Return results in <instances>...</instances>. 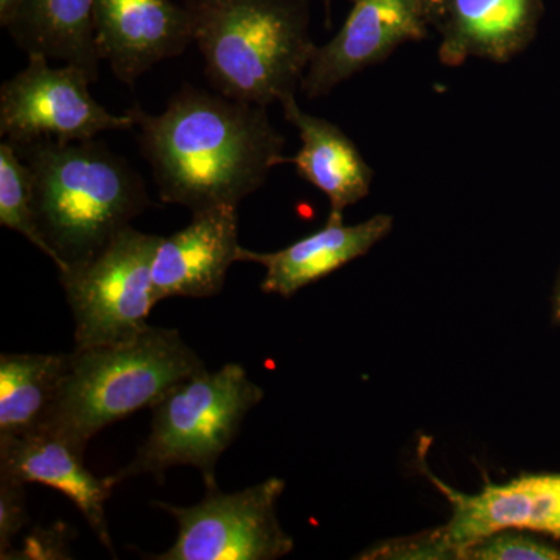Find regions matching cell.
<instances>
[{
    "label": "cell",
    "instance_id": "4",
    "mask_svg": "<svg viewBox=\"0 0 560 560\" xmlns=\"http://www.w3.org/2000/svg\"><path fill=\"white\" fill-rule=\"evenodd\" d=\"M205 361L176 329L150 326L119 345L73 349L47 429L79 451L110 423L153 408Z\"/></svg>",
    "mask_w": 560,
    "mask_h": 560
},
{
    "label": "cell",
    "instance_id": "3",
    "mask_svg": "<svg viewBox=\"0 0 560 560\" xmlns=\"http://www.w3.org/2000/svg\"><path fill=\"white\" fill-rule=\"evenodd\" d=\"M219 94L268 106L301 90L316 44L298 0H184Z\"/></svg>",
    "mask_w": 560,
    "mask_h": 560
},
{
    "label": "cell",
    "instance_id": "19",
    "mask_svg": "<svg viewBox=\"0 0 560 560\" xmlns=\"http://www.w3.org/2000/svg\"><path fill=\"white\" fill-rule=\"evenodd\" d=\"M0 224L27 238L50 259L51 253L36 217L31 171L7 140L0 143Z\"/></svg>",
    "mask_w": 560,
    "mask_h": 560
},
{
    "label": "cell",
    "instance_id": "23",
    "mask_svg": "<svg viewBox=\"0 0 560 560\" xmlns=\"http://www.w3.org/2000/svg\"><path fill=\"white\" fill-rule=\"evenodd\" d=\"M24 0H0V24L5 28Z\"/></svg>",
    "mask_w": 560,
    "mask_h": 560
},
{
    "label": "cell",
    "instance_id": "22",
    "mask_svg": "<svg viewBox=\"0 0 560 560\" xmlns=\"http://www.w3.org/2000/svg\"><path fill=\"white\" fill-rule=\"evenodd\" d=\"M69 559L68 528L36 529L25 540L24 551H11L3 559Z\"/></svg>",
    "mask_w": 560,
    "mask_h": 560
},
{
    "label": "cell",
    "instance_id": "14",
    "mask_svg": "<svg viewBox=\"0 0 560 560\" xmlns=\"http://www.w3.org/2000/svg\"><path fill=\"white\" fill-rule=\"evenodd\" d=\"M394 219L377 213L357 224H345L342 213H329L326 226L275 253L241 248L238 261L265 268L260 289L267 294L291 298L304 287L326 278L350 261L366 256L377 243L388 237Z\"/></svg>",
    "mask_w": 560,
    "mask_h": 560
},
{
    "label": "cell",
    "instance_id": "5",
    "mask_svg": "<svg viewBox=\"0 0 560 560\" xmlns=\"http://www.w3.org/2000/svg\"><path fill=\"white\" fill-rule=\"evenodd\" d=\"M264 397L238 363L213 372L205 368L184 378L151 408L149 436L135 459L108 477L110 482L119 486L139 475L162 480L168 469L189 466L201 471L206 490L219 489L217 464Z\"/></svg>",
    "mask_w": 560,
    "mask_h": 560
},
{
    "label": "cell",
    "instance_id": "6",
    "mask_svg": "<svg viewBox=\"0 0 560 560\" xmlns=\"http://www.w3.org/2000/svg\"><path fill=\"white\" fill-rule=\"evenodd\" d=\"M161 242L160 235L128 226L91 260L58 271L75 323L77 349L119 345L149 329Z\"/></svg>",
    "mask_w": 560,
    "mask_h": 560
},
{
    "label": "cell",
    "instance_id": "21",
    "mask_svg": "<svg viewBox=\"0 0 560 560\" xmlns=\"http://www.w3.org/2000/svg\"><path fill=\"white\" fill-rule=\"evenodd\" d=\"M27 522L25 485L0 477V558L13 551V541Z\"/></svg>",
    "mask_w": 560,
    "mask_h": 560
},
{
    "label": "cell",
    "instance_id": "11",
    "mask_svg": "<svg viewBox=\"0 0 560 560\" xmlns=\"http://www.w3.org/2000/svg\"><path fill=\"white\" fill-rule=\"evenodd\" d=\"M94 22L102 61L130 86L194 43L186 7L172 0H97Z\"/></svg>",
    "mask_w": 560,
    "mask_h": 560
},
{
    "label": "cell",
    "instance_id": "9",
    "mask_svg": "<svg viewBox=\"0 0 560 560\" xmlns=\"http://www.w3.org/2000/svg\"><path fill=\"white\" fill-rule=\"evenodd\" d=\"M423 441L418 467L447 499L452 517L427 530L430 559H460L469 545L501 529H522L560 540V474H523L504 485L486 481L477 493L451 488L429 469Z\"/></svg>",
    "mask_w": 560,
    "mask_h": 560
},
{
    "label": "cell",
    "instance_id": "8",
    "mask_svg": "<svg viewBox=\"0 0 560 560\" xmlns=\"http://www.w3.org/2000/svg\"><path fill=\"white\" fill-rule=\"evenodd\" d=\"M90 84L77 66L54 68L44 55H28L27 66L0 88V136L13 145L40 139L77 142L136 127L130 114L103 108Z\"/></svg>",
    "mask_w": 560,
    "mask_h": 560
},
{
    "label": "cell",
    "instance_id": "12",
    "mask_svg": "<svg viewBox=\"0 0 560 560\" xmlns=\"http://www.w3.org/2000/svg\"><path fill=\"white\" fill-rule=\"evenodd\" d=\"M237 206L197 210L184 230L162 237L153 261V298H212L238 261Z\"/></svg>",
    "mask_w": 560,
    "mask_h": 560
},
{
    "label": "cell",
    "instance_id": "24",
    "mask_svg": "<svg viewBox=\"0 0 560 560\" xmlns=\"http://www.w3.org/2000/svg\"><path fill=\"white\" fill-rule=\"evenodd\" d=\"M552 320L560 326V271L552 291Z\"/></svg>",
    "mask_w": 560,
    "mask_h": 560
},
{
    "label": "cell",
    "instance_id": "7",
    "mask_svg": "<svg viewBox=\"0 0 560 560\" xmlns=\"http://www.w3.org/2000/svg\"><path fill=\"white\" fill-rule=\"evenodd\" d=\"M282 478H268L237 492L206 490L194 506L154 501L178 523V536L154 560H275L294 550L278 518Z\"/></svg>",
    "mask_w": 560,
    "mask_h": 560
},
{
    "label": "cell",
    "instance_id": "15",
    "mask_svg": "<svg viewBox=\"0 0 560 560\" xmlns=\"http://www.w3.org/2000/svg\"><path fill=\"white\" fill-rule=\"evenodd\" d=\"M438 57L458 68L467 60L508 62L529 46L540 0H451Z\"/></svg>",
    "mask_w": 560,
    "mask_h": 560
},
{
    "label": "cell",
    "instance_id": "17",
    "mask_svg": "<svg viewBox=\"0 0 560 560\" xmlns=\"http://www.w3.org/2000/svg\"><path fill=\"white\" fill-rule=\"evenodd\" d=\"M95 2L24 0L5 28L25 54L77 66L94 83L102 61L95 40Z\"/></svg>",
    "mask_w": 560,
    "mask_h": 560
},
{
    "label": "cell",
    "instance_id": "18",
    "mask_svg": "<svg viewBox=\"0 0 560 560\" xmlns=\"http://www.w3.org/2000/svg\"><path fill=\"white\" fill-rule=\"evenodd\" d=\"M69 353L0 355V438L46 425L60 393Z\"/></svg>",
    "mask_w": 560,
    "mask_h": 560
},
{
    "label": "cell",
    "instance_id": "2",
    "mask_svg": "<svg viewBox=\"0 0 560 560\" xmlns=\"http://www.w3.org/2000/svg\"><path fill=\"white\" fill-rule=\"evenodd\" d=\"M13 147L31 171L39 231L58 271L97 256L151 205L142 176L105 143Z\"/></svg>",
    "mask_w": 560,
    "mask_h": 560
},
{
    "label": "cell",
    "instance_id": "13",
    "mask_svg": "<svg viewBox=\"0 0 560 560\" xmlns=\"http://www.w3.org/2000/svg\"><path fill=\"white\" fill-rule=\"evenodd\" d=\"M83 456L60 433L40 427L22 436L0 438V477L61 492L75 504L103 547L116 555L106 518V503L116 486L92 474Z\"/></svg>",
    "mask_w": 560,
    "mask_h": 560
},
{
    "label": "cell",
    "instance_id": "25",
    "mask_svg": "<svg viewBox=\"0 0 560 560\" xmlns=\"http://www.w3.org/2000/svg\"><path fill=\"white\" fill-rule=\"evenodd\" d=\"M423 2H425L429 14H431V11L441 13L442 10L447 9L448 2H451V0H423Z\"/></svg>",
    "mask_w": 560,
    "mask_h": 560
},
{
    "label": "cell",
    "instance_id": "10",
    "mask_svg": "<svg viewBox=\"0 0 560 560\" xmlns=\"http://www.w3.org/2000/svg\"><path fill=\"white\" fill-rule=\"evenodd\" d=\"M423 0H355L348 20L324 46L316 47L301 91L324 97L361 70L378 65L400 46L427 33Z\"/></svg>",
    "mask_w": 560,
    "mask_h": 560
},
{
    "label": "cell",
    "instance_id": "16",
    "mask_svg": "<svg viewBox=\"0 0 560 560\" xmlns=\"http://www.w3.org/2000/svg\"><path fill=\"white\" fill-rule=\"evenodd\" d=\"M283 117L301 138V149L289 162L302 179L326 195L331 213H345L371 194L374 172L361 156L355 143L337 125L298 105L296 94L279 102Z\"/></svg>",
    "mask_w": 560,
    "mask_h": 560
},
{
    "label": "cell",
    "instance_id": "20",
    "mask_svg": "<svg viewBox=\"0 0 560 560\" xmlns=\"http://www.w3.org/2000/svg\"><path fill=\"white\" fill-rule=\"evenodd\" d=\"M460 560H560V547L529 530L501 529L469 545Z\"/></svg>",
    "mask_w": 560,
    "mask_h": 560
},
{
    "label": "cell",
    "instance_id": "1",
    "mask_svg": "<svg viewBox=\"0 0 560 560\" xmlns=\"http://www.w3.org/2000/svg\"><path fill=\"white\" fill-rule=\"evenodd\" d=\"M127 113L162 202L191 212L241 205L289 162L267 108L219 92L184 86L158 116L139 105Z\"/></svg>",
    "mask_w": 560,
    "mask_h": 560
}]
</instances>
